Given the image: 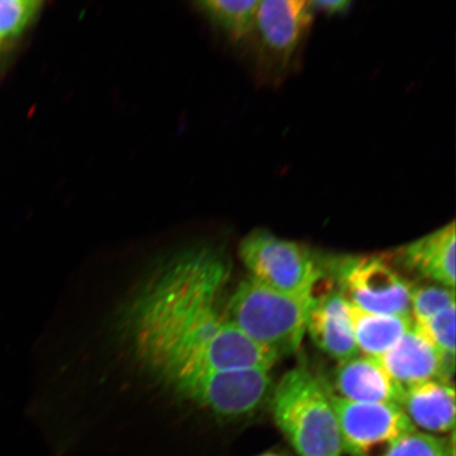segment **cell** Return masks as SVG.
<instances>
[{
    "instance_id": "obj_1",
    "label": "cell",
    "mask_w": 456,
    "mask_h": 456,
    "mask_svg": "<svg viewBox=\"0 0 456 456\" xmlns=\"http://www.w3.org/2000/svg\"><path fill=\"white\" fill-rule=\"evenodd\" d=\"M230 265L200 244L159 255L114 300L102 346L129 389L188 418L216 419L228 369L224 289Z\"/></svg>"
},
{
    "instance_id": "obj_2",
    "label": "cell",
    "mask_w": 456,
    "mask_h": 456,
    "mask_svg": "<svg viewBox=\"0 0 456 456\" xmlns=\"http://www.w3.org/2000/svg\"><path fill=\"white\" fill-rule=\"evenodd\" d=\"M273 419L299 456H341L344 446L329 387L306 367L285 373L271 395Z\"/></svg>"
},
{
    "instance_id": "obj_3",
    "label": "cell",
    "mask_w": 456,
    "mask_h": 456,
    "mask_svg": "<svg viewBox=\"0 0 456 456\" xmlns=\"http://www.w3.org/2000/svg\"><path fill=\"white\" fill-rule=\"evenodd\" d=\"M314 294L294 295L244 279L225 302L228 321L279 356L298 350Z\"/></svg>"
},
{
    "instance_id": "obj_4",
    "label": "cell",
    "mask_w": 456,
    "mask_h": 456,
    "mask_svg": "<svg viewBox=\"0 0 456 456\" xmlns=\"http://www.w3.org/2000/svg\"><path fill=\"white\" fill-rule=\"evenodd\" d=\"M314 15L304 0H262L252 32L254 57L262 79L281 83L295 68L312 28Z\"/></svg>"
},
{
    "instance_id": "obj_5",
    "label": "cell",
    "mask_w": 456,
    "mask_h": 456,
    "mask_svg": "<svg viewBox=\"0 0 456 456\" xmlns=\"http://www.w3.org/2000/svg\"><path fill=\"white\" fill-rule=\"evenodd\" d=\"M239 256L249 277L281 292L312 295L324 278V259L269 231L249 232L239 245Z\"/></svg>"
},
{
    "instance_id": "obj_6",
    "label": "cell",
    "mask_w": 456,
    "mask_h": 456,
    "mask_svg": "<svg viewBox=\"0 0 456 456\" xmlns=\"http://www.w3.org/2000/svg\"><path fill=\"white\" fill-rule=\"evenodd\" d=\"M336 279L338 290L358 309L384 315L411 316L413 285L376 256H342L324 259V275Z\"/></svg>"
},
{
    "instance_id": "obj_7",
    "label": "cell",
    "mask_w": 456,
    "mask_h": 456,
    "mask_svg": "<svg viewBox=\"0 0 456 456\" xmlns=\"http://www.w3.org/2000/svg\"><path fill=\"white\" fill-rule=\"evenodd\" d=\"M329 395L344 452L350 456H385L399 438L416 430L397 403L351 402L330 389Z\"/></svg>"
},
{
    "instance_id": "obj_8",
    "label": "cell",
    "mask_w": 456,
    "mask_h": 456,
    "mask_svg": "<svg viewBox=\"0 0 456 456\" xmlns=\"http://www.w3.org/2000/svg\"><path fill=\"white\" fill-rule=\"evenodd\" d=\"M378 359L393 380L403 389L428 380L450 383L454 374L455 361L442 356L415 324L395 346Z\"/></svg>"
},
{
    "instance_id": "obj_9",
    "label": "cell",
    "mask_w": 456,
    "mask_h": 456,
    "mask_svg": "<svg viewBox=\"0 0 456 456\" xmlns=\"http://www.w3.org/2000/svg\"><path fill=\"white\" fill-rule=\"evenodd\" d=\"M306 330L319 349L339 362L359 354L351 324L350 304L339 290L314 295Z\"/></svg>"
},
{
    "instance_id": "obj_10",
    "label": "cell",
    "mask_w": 456,
    "mask_h": 456,
    "mask_svg": "<svg viewBox=\"0 0 456 456\" xmlns=\"http://www.w3.org/2000/svg\"><path fill=\"white\" fill-rule=\"evenodd\" d=\"M334 376L338 397L358 403H401L403 387L393 380L378 358L355 356L339 362Z\"/></svg>"
},
{
    "instance_id": "obj_11",
    "label": "cell",
    "mask_w": 456,
    "mask_h": 456,
    "mask_svg": "<svg viewBox=\"0 0 456 456\" xmlns=\"http://www.w3.org/2000/svg\"><path fill=\"white\" fill-rule=\"evenodd\" d=\"M455 221L399 249V261L416 275L455 288Z\"/></svg>"
},
{
    "instance_id": "obj_12",
    "label": "cell",
    "mask_w": 456,
    "mask_h": 456,
    "mask_svg": "<svg viewBox=\"0 0 456 456\" xmlns=\"http://www.w3.org/2000/svg\"><path fill=\"white\" fill-rule=\"evenodd\" d=\"M416 428L431 433L454 431L455 390L441 380H428L404 387L401 403Z\"/></svg>"
},
{
    "instance_id": "obj_13",
    "label": "cell",
    "mask_w": 456,
    "mask_h": 456,
    "mask_svg": "<svg viewBox=\"0 0 456 456\" xmlns=\"http://www.w3.org/2000/svg\"><path fill=\"white\" fill-rule=\"evenodd\" d=\"M350 316L358 351L373 358L384 355L414 324L411 316L370 313L351 304Z\"/></svg>"
},
{
    "instance_id": "obj_14",
    "label": "cell",
    "mask_w": 456,
    "mask_h": 456,
    "mask_svg": "<svg viewBox=\"0 0 456 456\" xmlns=\"http://www.w3.org/2000/svg\"><path fill=\"white\" fill-rule=\"evenodd\" d=\"M258 4L259 0H203L196 5L214 26L232 41L242 42L252 32Z\"/></svg>"
},
{
    "instance_id": "obj_15",
    "label": "cell",
    "mask_w": 456,
    "mask_h": 456,
    "mask_svg": "<svg viewBox=\"0 0 456 456\" xmlns=\"http://www.w3.org/2000/svg\"><path fill=\"white\" fill-rule=\"evenodd\" d=\"M455 305V290L441 284L412 287L411 313L415 322L419 323Z\"/></svg>"
},
{
    "instance_id": "obj_16",
    "label": "cell",
    "mask_w": 456,
    "mask_h": 456,
    "mask_svg": "<svg viewBox=\"0 0 456 456\" xmlns=\"http://www.w3.org/2000/svg\"><path fill=\"white\" fill-rule=\"evenodd\" d=\"M414 324L442 356L455 361V305L437 313L423 322Z\"/></svg>"
},
{
    "instance_id": "obj_17",
    "label": "cell",
    "mask_w": 456,
    "mask_h": 456,
    "mask_svg": "<svg viewBox=\"0 0 456 456\" xmlns=\"http://www.w3.org/2000/svg\"><path fill=\"white\" fill-rule=\"evenodd\" d=\"M453 442L430 435L412 431L399 438L385 456H453Z\"/></svg>"
},
{
    "instance_id": "obj_18",
    "label": "cell",
    "mask_w": 456,
    "mask_h": 456,
    "mask_svg": "<svg viewBox=\"0 0 456 456\" xmlns=\"http://www.w3.org/2000/svg\"><path fill=\"white\" fill-rule=\"evenodd\" d=\"M42 4L39 0H0V42L24 32Z\"/></svg>"
},
{
    "instance_id": "obj_19",
    "label": "cell",
    "mask_w": 456,
    "mask_h": 456,
    "mask_svg": "<svg viewBox=\"0 0 456 456\" xmlns=\"http://www.w3.org/2000/svg\"><path fill=\"white\" fill-rule=\"evenodd\" d=\"M309 3L315 12L322 11L330 15L345 14L352 5L349 0H315V2Z\"/></svg>"
},
{
    "instance_id": "obj_20",
    "label": "cell",
    "mask_w": 456,
    "mask_h": 456,
    "mask_svg": "<svg viewBox=\"0 0 456 456\" xmlns=\"http://www.w3.org/2000/svg\"><path fill=\"white\" fill-rule=\"evenodd\" d=\"M261 456H281V455L269 453V454H264V455H261Z\"/></svg>"
}]
</instances>
